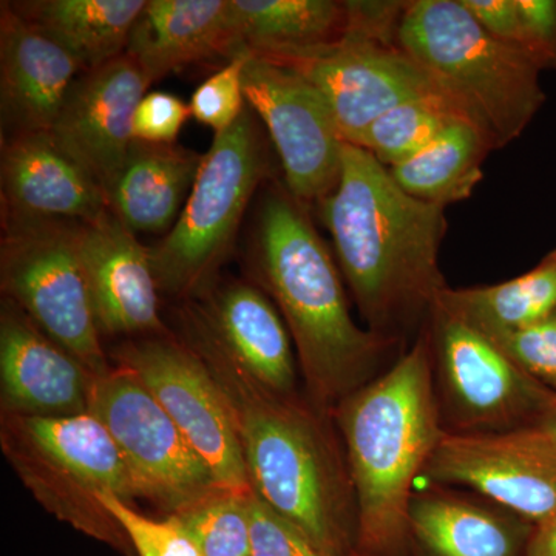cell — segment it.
I'll list each match as a JSON object with an SVG mask.
<instances>
[{
  "label": "cell",
  "instance_id": "22",
  "mask_svg": "<svg viewBox=\"0 0 556 556\" xmlns=\"http://www.w3.org/2000/svg\"><path fill=\"white\" fill-rule=\"evenodd\" d=\"M126 53L152 84L188 65L241 54L230 0H148Z\"/></svg>",
  "mask_w": 556,
  "mask_h": 556
},
{
  "label": "cell",
  "instance_id": "38",
  "mask_svg": "<svg viewBox=\"0 0 556 556\" xmlns=\"http://www.w3.org/2000/svg\"><path fill=\"white\" fill-rule=\"evenodd\" d=\"M527 428L556 456V397L543 416L532 427Z\"/></svg>",
  "mask_w": 556,
  "mask_h": 556
},
{
  "label": "cell",
  "instance_id": "28",
  "mask_svg": "<svg viewBox=\"0 0 556 556\" xmlns=\"http://www.w3.org/2000/svg\"><path fill=\"white\" fill-rule=\"evenodd\" d=\"M456 119L470 121L456 102H407L376 119L356 146L368 150L390 169L422 152Z\"/></svg>",
  "mask_w": 556,
  "mask_h": 556
},
{
  "label": "cell",
  "instance_id": "3",
  "mask_svg": "<svg viewBox=\"0 0 556 556\" xmlns=\"http://www.w3.org/2000/svg\"><path fill=\"white\" fill-rule=\"evenodd\" d=\"M252 258L298 350L308 401L332 415L380 376L394 340L357 327L339 265L289 190L274 186L260 201Z\"/></svg>",
  "mask_w": 556,
  "mask_h": 556
},
{
  "label": "cell",
  "instance_id": "15",
  "mask_svg": "<svg viewBox=\"0 0 556 556\" xmlns=\"http://www.w3.org/2000/svg\"><path fill=\"white\" fill-rule=\"evenodd\" d=\"M152 80L124 53L118 60L83 73L70 90L51 135L108 195L134 137L131 121Z\"/></svg>",
  "mask_w": 556,
  "mask_h": 556
},
{
  "label": "cell",
  "instance_id": "16",
  "mask_svg": "<svg viewBox=\"0 0 556 556\" xmlns=\"http://www.w3.org/2000/svg\"><path fill=\"white\" fill-rule=\"evenodd\" d=\"M79 254L101 334L164 336L150 248L112 212L79 223Z\"/></svg>",
  "mask_w": 556,
  "mask_h": 556
},
{
  "label": "cell",
  "instance_id": "5",
  "mask_svg": "<svg viewBox=\"0 0 556 556\" xmlns=\"http://www.w3.org/2000/svg\"><path fill=\"white\" fill-rule=\"evenodd\" d=\"M397 43L447 91L493 149L517 139L546 101L535 62L493 38L460 0L408 2Z\"/></svg>",
  "mask_w": 556,
  "mask_h": 556
},
{
  "label": "cell",
  "instance_id": "36",
  "mask_svg": "<svg viewBox=\"0 0 556 556\" xmlns=\"http://www.w3.org/2000/svg\"><path fill=\"white\" fill-rule=\"evenodd\" d=\"M460 3L493 38L522 51L517 0H460Z\"/></svg>",
  "mask_w": 556,
  "mask_h": 556
},
{
  "label": "cell",
  "instance_id": "2",
  "mask_svg": "<svg viewBox=\"0 0 556 556\" xmlns=\"http://www.w3.org/2000/svg\"><path fill=\"white\" fill-rule=\"evenodd\" d=\"M340 273L369 331L397 342L448 288L444 208L413 199L368 150L343 146L338 186L318 201Z\"/></svg>",
  "mask_w": 556,
  "mask_h": 556
},
{
  "label": "cell",
  "instance_id": "21",
  "mask_svg": "<svg viewBox=\"0 0 556 556\" xmlns=\"http://www.w3.org/2000/svg\"><path fill=\"white\" fill-rule=\"evenodd\" d=\"M415 492L409 546L420 556H525L533 525L484 497L441 485Z\"/></svg>",
  "mask_w": 556,
  "mask_h": 556
},
{
  "label": "cell",
  "instance_id": "14",
  "mask_svg": "<svg viewBox=\"0 0 556 556\" xmlns=\"http://www.w3.org/2000/svg\"><path fill=\"white\" fill-rule=\"evenodd\" d=\"M420 478L428 484L467 486L533 526L556 508V456L529 428L486 434L445 431Z\"/></svg>",
  "mask_w": 556,
  "mask_h": 556
},
{
  "label": "cell",
  "instance_id": "31",
  "mask_svg": "<svg viewBox=\"0 0 556 556\" xmlns=\"http://www.w3.org/2000/svg\"><path fill=\"white\" fill-rule=\"evenodd\" d=\"M247 62L248 53L244 51L208 76L190 98L189 108L193 118L211 127L215 135L232 127L248 108L243 84Z\"/></svg>",
  "mask_w": 556,
  "mask_h": 556
},
{
  "label": "cell",
  "instance_id": "7",
  "mask_svg": "<svg viewBox=\"0 0 556 556\" xmlns=\"http://www.w3.org/2000/svg\"><path fill=\"white\" fill-rule=\"evenodd\" d=\"M268 170L258 121L248 105L232 127L215 135L177 223L150 248L160 291L182 298L207 287Z\"/></svg>",
  "mask_w": 556,
  "mask_h": 556
},
{
  "label": "cell",
  "instance_id": "1",
  "mask_svg": "<svg viewBox=\"0 0 556 556\" xmlns=\"http://www.w3.org/2000/svg\"><path fill=\"white\" fill-rule=\"evenodd\" d=\"M186 340L232 413L252 490L329 556L357 546V501L334 417L249 376L190 311Z\"/></svg>",
  "mask_w": 556,
  "mask_h": 556
},
{
  "label": "cell",
  "instance_id": "23",
  "mask_svg": "<svg viewBox=\"0 0 556 556\" xmlns=\"http://www.w3.org/2000/svg\"><path fill=\"white\" fill-rule=\"evenodd\" d=\"M203 155L177 144L131 142L108 193L109 211L137 233H167L185 207Z\"/></svg>",
  "mask_w": 556,
  "mask_h": 556
},
{
  "label": "cell",
  "instance_id": "33",
  "mask_svg": "<svg viewBox=\"0 0 556 556\" xmlns=\"http://www.w3.org/2000/svg\"><path fill=\"white\" fill-rule=\"evenodd\" d=\"M252 556H329L252 490L248 496Z\"/></svg>",
  "mask_w": 556,
  "mask_h": 556
},
{
  "label": "cell",
  "instance_id": "9",
  "mask_svg": "<svg viewBox=\"0 0 556 556\" xmlns=\"http://www.w3.org/2000/svg\"><path fill=\"white\" fill-rule=\"evenodd\" d=\"M442 426L448 433H508L532 427L554 391L519 368L495 340L434 303L427 320Z\"/></svg>",
  "mask_w": 556,
  "mask_h": 556
},
{
  "label": "cell",
  "instance_id": "39",
  "mask_svg": "<svg viewBox=\"0 0 556 556\" xmlns=\"http://www.w3.org/2000/svg\"><path fill=\"white\" fill-rule=\"evenodd\" d=\"M351 556H368V555H362V554H357V552H354V554Z\"/></svg>",
  "mask_w": 556,
  "mask_h": 556
},
{
  "label": "cell",
  "instance_id": "26",
  "mask_svg": "<svg viewBox=\"0 0 556 556\" xmlns=\"http://www.w3.org/2000/svg\"><path fill=\"white\" fill-rule=\"evenodd\" d=\"M492 150V142L473 123L456 119L422 152L388 170L413 199L445 207L473 193Z\"/></svg>",
  "mask_w": 556,
  "mask_h": 556
},
{
  "label": "cell",
  "instance_id": "11",
  "mask_svg": "<svg viewBox=\"0 0 556 556\" xmlns=\"http://www.w3.org/2000/svg\"><path fill=\"white\" fill-rule=\"evenodd\" d=\"M159 401L189 444L232 492H252L232 413L211 369L186 342L169 334L124 343L112 354Z\"/></svg>",
  "mask_w": 556,
  "mask_h": 556
},
{
  "label": "cell",
  "instance_id": "12",
  "mask_svg": "<svg viewBox=\"0 0 556 556\" xmlns=\"http://www.w3.org/2000/svg\"><path fill=\"white\" fill-rule=\"evenodd\" d=\"M273 62L294 70L316 87L348 144L356 146L376 119L399 105L424 100L456 102L393 40L348 31L327 49Z\"/></svg>",
  "mask_w": 556,
  "mask_h": 556
},
{
  "label": "cell",
  "instance_id": "19",
  "mask_svg": "<svg viewBox=\"0 0 556 556\" xmlns=\"http://www.w3.org/2000/svg\"><path fill=\"white\" fill-rule=\"evenodd\" d=\"M0 188L2 218L90 222L109 208L104 189L51 131L2 142Z\"/></svg>",
  "mask_w": 556,
  "mask_h": 556
},
{
  "label": "cell",
  "instance_id": "24",
  "mask_svg": "<svg viewBox=\"0 0 556 556\" xmlns=\"http://www.w3.org/2000/svg\"><path fill=\"white\" fill-rule=\"evenodd\" d=\"M230 11L241 53L269 61L327 49L350 28L339 0H230Z\"/></svg>",
  "mask_w": 556,
  "mask_h": 556
},
{
  "label": "cell",
  "instance_id": "17",
  "mask_svg": "<svg viewBox=\"0 0 556 556\" xmlns=\"http://www.w3.org/2000/svg\"><path fill=\"white\" fill-rule=\"evenodd\" d=\"M94 376L9 299L0 313L2 415L68 417L89 413Z\"/></svg>",
  "mask_w": 556,
  "mask_h": 556
},
{
  "label": "cell",
  "instance_id": "10",
  "mask_svg": "<svg viewBox=\"0 0 556 556\" xmlns=\"http://www.w3.org/2000/svg\"><path fill=\"white\" fill-rule=\"evenodd\" d=\"M90 415L108 428L129 470L135 496L166 517L222 489L207 464L130 369L94 378Z\"/></svg>",
  "mask_w": 556,
  "mask_h": 556
},
{
  "label": "cell",
  "instance_id": "8",
  "mask_svg": "<svg viewBox=\"0 0 556 556\" xmlns=\"http://www.w3.org/2000/svg\"><path fill=\"white\" fill-rule=\"evenodd\" d=\"M79 223L2 218L0 285L5 299L101 378L113 367L80 260Z\"/></svg>",
  "mask_w": 556,
  "mask_h": 556
},
{
  "label": "cell",
  "instance_id": "25",
  "mask_svg": "<svg viewBox=\"0 0 556 556\" xmlns=\"http://www.w3.org/2000/svg\"><path fill=\"white\" fill-rule=\"evenodd\" d=\"M148 0H20L17 14L75 58L83 72L118 60Z\"/></svg>",
  "mask_w": 556,
  "mask_h": 556
},
{
  "label": "cell",
  "instance_id": "4",
  "mask_svg": "<svg viewBox=\"0 0 556 556\" xmlns=\"http://www.w3.org/2000/svg\"><path fill=\"white\" fill-rule=\"evenodd\" d=\"M357 501V554L407 556L409 503L444 438L427 327L416 342L332 412Z\"/></svg>",
  "mask_w": 556,
  "mask_h": 556
},
{
  "label": "cell",
  "instance_id": "18",
  "mask_svg": "<svg viewBox=\"0 0 556 556\" xmlns=\"http://www.w3.org/2000/svg\"><path fill=\"white\" fill-rule=\"evenodd\" d=\"M75 58L0 3V123L2 142L51 131L70 90L83 75Z\"/></svg>",
  "mask_w": 556,
  "mask_h": 556
},
{
  "label": "cell",
  "instance_id": "20",
  "mask_svg": "<svg viewBox=\"0 0 556 556\" xmlns=\"http://www.w3.org/2000/svg\"><path fill=\"white\" fill-rule=\"evenodd\" d=\"M188 309L249 376L276 393L298 394L291 334L262 289L237 281Z\"/></svg>",
  "mask_w": 556,
  "mask_h": 556
},
{
  "label": "cell",
  "instance_id": "35",
  "mask_svg": "<svg viewBox=\"0 0 556 556\" xmlns=\"http://www.w3.org/2000/svg\"><path fill=\"white\" fill-rule=\"evenodd\" d=\"M522 51L538 67L556 70V0H517Z\"/></svg>",
  "mask_w": 556,
  "mask_h": 556
},
{
  "label": "cell",
  "instance_id": "37",
  "mask_svg": "<svg viewBox=\"0 0 556 556\" xmlns=\"http://www.w3.org/2000/svg\"><path fill=\"white\" fill-rule=\"evenodd\" d=\"M525 556H556V508L533 526Z\"/></svg>",
  "mask_w": 556,
  "mask_h": 556
},
{
  "label": "cell",
  "instance_id": "29",
  "mask_svg": "<svg viewBox=\"0 0 556 556\" xmlns=\"http://www.w3.org/2000/svg\"><path fill=\"white\" fill-rule=\"evenodd\" d=\"M249 493L219 489L172 518L186 530L201 556H252Z\"/></svg>",
  "mask_w": 556,
  "mask_h": 556
},
{
  "label": "cell",
  "instance_id": "32",
  "mask_svg": "<svg viewBox=\"0 0 556 556\" xmlns=\"http://www.w3.org/2000/svg\"><path fill=\"white\" fill-rule=\"evenodd\" d=\"M490 336L519 368L556 393V317Z\"/></svg>",
  "mask_w": 556,
  "mask_h": 556
},
{
  "label": "cell",
  "instance_id": "30",
  "mask_svg": "<svg viewBox=\"0 0 556 556\" xmlns=\"http://www.w3.org/2000/svg\"><path fill=\"white\" fill-rule=\"evenodd\" d=\"M100 503L126 532L137 556H201L177 519L144 517L113 493H100Z\"/></svg>",
  "mask_w": 556,
  "mask_h": 556
},
{
  "label": "cell",
  "instance_id": "27",
  "mask_svg": "<svg viewBox=\"0 0 556 556\" xmlns=\"http://www.w3.org/2000/svg\"><path fill=\"white\" fill-rule=\"evenodd\" d=\"M485 334L518 331L556 317V249L522 276L492 285L445 288L437 302Z\"/></svg>",
  "mask_w": 556,
  "mask_h": 556
},
{
  "label": "cell",
  "instance_id": "6",
  "mask_svg": "<svg viewBox=\"0 0 556 556\" xmlns=\"http://www.w3.org/2000/svg\"><path fill=\"white\" fill-rule=\"evenodd\" d=\"M0 444L17 477L53 517L121 555L137 556L98 497L113 493L131 503L137 496L118 445L97 417L2 415Z\"/></svg>",
  "mask_w": 556,
  "mask_h": 556
},
{
  "label": "cell",
  "instance_id": "13",
  "mask_svg": "<svg viewBox=\"0 0 556 556\" xmlns=\"http://www.w3.org/2000/svg\"><path fill=\"white\" fill-rule=\"evenodd\" d=\"M243 84L249 108L273 139L291 195L302 204L324 200L338 186L345 146L327 101L294 70L251 53Z\"/></svg>",
  "mask_w": 556,
  "mask_h": 556
},
{
  "label": "cell",
  "instance_id": "34",
  "mask_svg": "<svg viewBox=\"0 0 556 556\" xmlns=\"http://www.w3.org/2000/svg\"><path fill=\"white\" fill-rule=\"evenodd\" d=\"M192 116L189 104L167 91H149L134 113L131 137L146 144H175Z\"/></svg>",
  "mask_w": 556,
  "mask_h": 556
}]
</instances>
